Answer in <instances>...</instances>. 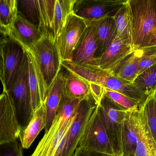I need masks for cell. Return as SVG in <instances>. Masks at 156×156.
I'll return each mask as SVG.
<instances>
[{"instance_id":"cell-21","label":"cell","mask_w":156,"mask_h":156,"mask_svg":"<svg viewBox=\"0 0 156 156\" xmlns=\"http://www.w3.org/2000/svg\"><path fill=\"white\" fill-rule=\"evenodd\" d=\"M131 110H126L121 131V156H136L137 137L132 124Z\"/></svg>"},{"instance_id":"cell-32","label":"cell","mask_w":156,"mask_h":156,"mask_svg":"<svg viewBox=\"0 0 156 156\" xmlns=\"http://www.w3.org/2000/svg\"><path fill=\"white\" fill-rule=\"evenodd\" d=\"M0 156H23V147L20 141L0 145Z\"/></svg>"},{"instance_id":"cell-19","label":"cell","mask_w":156,"mask_h":156,"mask_svg":"<svg viewBox=\"0 0 156 156\" xmlns=\"http://www.w3.org/2000/svg\"><path fill=\"white\" fill-rule=\"evenodd\" d=\"M46 126V113L44 104L34 112L33 115L27 126L21 132L20 141L24 149L31 146L41 131Z\"/></svg>"},{"instance_id":"cell-13","label":"cell","mask_w":156,"mask_h":156,"mask_svg":"<svg viewBox=\"0 0 156 156\" xmlns=\"http://www.w3.org/2000/svg\"><path fill=\"white\" fill-rule=\"evenodd\" d=\"M130 111L132 124L137 137L136 156H156V142L142 108L139 105Z\"/></svg>"},{"instance_id":"cell-29","label":"cell","mask_w":156,"mask_h":156,"mask_svg":"<svg viewBox=\"0 0 156 156\" xmlns=\"http://www.w3.org/2000/svg\"><path fill=\"white\" fill-rule=\"evenodd\" d=\"M18 8L19 13L39 28L40 11L38 0L18 1Z\"/></svg>"},{"instance_id":"cell-30","label":"cell","mask_w":156,"mask_h":156,"mask_svg":"<svg viewBox=\"0 0 156 156\" xmlns=\"http://www.w3.org/2000/svg\"><path fill=\"white\" fill-rule=\"evenodd\" d=\"M105 94L116 104L126 110L134 109L140 105L133 99L120 93L108 88H105Z\"/></svg>"},{"instance_id":"cell-23","label":"cell","mask_w":156,"mask_h":156,"mask_svg":"<svg viewBox=\"0 0 156 156\" xmlns=\"http://www.w3.org/2000/svg\"><path fill=\"white\" fill-rule=\"evenodd\" d=\"M18 15L17 0L0 1L1 33L8 36L12 31Z\"/></svg>"},{"instance_id":"cell-17","label":"cell","mask_w":156,"mask_h":156,"mask_svg":"<svg viewBox=\"0 0 156 156\" xmlns=\"http://www.w3.org/2000/svg\"><path fill=\"white\" fill-rule=\"evenodd\" d=\"M94 22L96 29L97 48L95 58L101 56L117 36L116 26L114 17H107Z\"/></svg>"},{"instance_id":"cell-12","label":"cell","mask_w":156,"mask_h":156,"mask_svg":"<svg viewBox=\"0 0 156 156\" xmlns=\"http://www.w3.org/2000/svg\"><path fill=\"white\" fill-rule=\"evenodd\" d=\"M135 51L129 40L116 37L105 52L96 59L97 66L112 74Z\"/></svg>"},{"instance_id":"cell-20","label":"cell","mask_w":156,"mask_h":156,"mask_svg":"<svg viewBox=\"0 0 156 156\" xmlns=\"http://www.w3.org/2000/svg\"><path fill=\"white\" fill-rule=\"evenodd\" d=\"M67 72L65 78V96L81 100L92 96L88 82L74 73Z\"/></svg>"},{"instance_id":"cell-15","label":"cell","mask_w":156,"mask_h":156,"mask_svg":"<svg viewBox=\"0 0 156 156\" xmlns=\"http://www.w3.org/2000/svg\"><path fill=\"white\" fill-rule=\"evenodd\" d=\"M65 74L60 71L48 90L44 105L46 113V126L44 132L51 126L63 98L64 96Z\"/></svg>"},{"instance_id":"cell-6","label":"cell","mask_w":156,"mask_h":156,"mask_svg":"<svg viewBox=\"0 0 156 156\" xmlns=\"http://www.w3.org/2000/svg\"><path fill=\"white\" fill-rule=\"evenodd\" d=\"M30 49L36 56L49 90L62 68V61L57 43L44 36Z\"/></svg>"},{"instance_id":"cell-4","label":"cell","mask_w":156,"mask_h":156,"mask_svg":"<svg viewBox=\"0 0 156 156\" xmlns=\"http://www.w3.org/2000/svg\"><path fill=\"white\" fill-rule=\"evenodd\" d=\"M29 72V59L26 51L20 73L11 88L8 91L13 100L22 131L27 126L34 114Z\"/></svg>"},{"instance_id":"cell-27","label":"cell","mask_w":156,"mask_h":156,"mask_svg":"<svg viewBox=\"0 0 156 156\" xmlns=\"http://www.w3.org/2000/svg\"><path fill=\"white\" fill-rule=\"evenodd\" d=\"M151 132L156 142V87L140 105Z\"/></svg>"},{"instance_id":"cell-33","label":"cell","mask_w":156,"mask_h":156,"mask_svg":"<svg viewBox=\"0 0 156 156\" xmlns=\"http://www.w3.org/2000/svg\"><path fill=\"white\" fill-rule=\"evenodd\" d=\"M93 98L97 105H99L105 94V87L100 84L94 83H88Z\"/></svg>"},{"instance_id":"cell-5","label":"cell","mask_w":156,"mask_h":156,"mask_svg":"<svg viewBox=\"0 0 156 156\" xmlns=\"http://www.w3.org/2000/svg\"><path fill=\"white\" fill-rule=\"evenodd\" d=\"M78 147L108 156L115 155L103 123L99 105L89 119Z\"/></svg>"},{"instance_id":"cell-9","label":"cell","mask_w":156,"mask_h":156,"mask_svg":"<svg viewBox=\"0 0 156 156\" xmlns=\"http://www.w3.org/2000/svg\"><path fill=\"white\" fill-rule=\"evenodd\" d=\"M89 23L73 12L69 14L56 40L62 62L70 61L73 51Z\"/></svg>"},{"instance_id":"cell-10","label":"cell","mask_w":156,"mask_h":156,"mask_svg":"<svg viewBox=\"0 0 156 156\" xmlns=\"http://www.w3.org/2000/svg\"><path fill=\"white\" fill-rule=\"evenodd\" d=\"M21 131L13 100L3 90L0 96V145L17 141Z\"/></svg>"},{"instance_id":"cell-8","label":"cell","mask_w":156,"mask_h":156,"mask_svg":"<svg viewBox=\"0 0 156 156\" xmlns=\"http://www.w3.org/2000/svg\"><path fill=\"white\" fill-rule=\"evenodd\" d=\"M97 104L93 96L82 100L78 105L76 116L66 134L61 156H73L82 135Z\"/></svg>"},{"instance_id":"cell-26","label":"cell","mask_w":156,"mask_h":156,"mask_svg":"<svg viewBox=\"0 0 156 156\" xmlns=\"http://www.w3.org/2000/svg\"><path fill=\"white\" fill-rule=\"evenodd\" d=\"M131 84L147 96L156 87V63L139 75Z\"/></svg>"},{"instance_id":"cell-34","label":"cell","mask_w":156,"mask_h":156,"mask_svg":"<svg viewBox=\"0 0 156 156\" xmlns=\"http://www.w3.org/2000/svg\"><path fill=\"white\" fill-rule=\"evenodd\" d=\"M73 156H108V155L93 152L77 147Z\"/></svg>"},{"instance_id":"cell-31","label":"cell","mask_w":156,"mask_h":156,"mask_svg":"<svg viewBox=\"0 0 156 156\" xmlns=\"http://www.w3.org/2000/svg\"><path fill=\"white\" fill-rule=\"evenodd\" d=\"M143 49L144 53L140 62L137 76L156 63V47L143 48Z\"/></svg>"},{"instance_id":"cell-7","label":"cell","mask_w":156,"mask_h":156,"mask_svg":"<svg viewBox=\"0 0 156 156\" xmlns=\"http://www.w3.org/2000/svg\"><path fill=\"white\" fill-rule=\"evenodd\" d=\"M103 123L115 155L121 156V131L126 110L116 104L105 94L100 104Z\"/></svg>"},{"instance_id":"cell-18","label":"cell","mask_w":156,"mask_h":156,"mask_svg":"<svg viewBox=\"0 0 156 156\" xmlns=\"http://www.w3.org/2000/svg\"><path fill=\"white\" fill-rule=\"evenodd\" d=\"M101 85L105 88L120 93L140 104L147 96L132 85L105 72L101 79Z\"/></svg>"},{"instance_id":"cell-24","label":"cell","mask_w":156,"mask_h":156,"mask_svg":"<svg viewBox=\"0 0 156 156\" xmlns=\"http://www.w3.org/2000/svg\"><path fill=\"white\" fill-rule=\"evenodd\" d=\"M55 2V0H38L40 11L39 29L44 36L55 41L53 26Z\"/></svg>"},{"instance_id":"cell-35","label":"cell","mask_w":156,"mask_h":156,"mask_svg":"<svg viewBox=\"0 0 156 156\" xmlns=\"http://www.w3.org/2000/svg\"><path fill=\"white\" fill-rule=\"evenodd\" d=\"M152 47H156V28L151 34L148 41L142 49Z\"/></svg>"},{"instance_id":"cell-22","label":"cell","mask_w":156,"mask_h":156,"mask_svg":"<svg viewBox=\"0 0 156 156\" xmlns=\"http://www.w3.org/2000/svg\"><path fill=\"white\" fill-rule=\"evenodd\" d=\"M143 53V49L135 50L111 74L128 83H132L137 76L140 62Z\"/></svg>"},{"instance_id":"cell-28","label":"cell","mask_w":156,"mask_h":156,"mask_svg":"<svg viewBox=\"0 0 156 156\" xmlns=\"http://www.w3.org/2000/svg\"><path fill=\"white\" fill-rule=\"evenodd\" d=\"M126 0L114 17L116 26V37L126 39L131 42L130 20Z\"/></svg>"},{"instance_id":"cell-36","label":"cell","mask_w":156,"mask_h":156,"mask_svg":"<svg viewBox=\"0 0 156 156\" xmlns=\"http://www.w3.org/2000/svg\"><path fill=\"white\" fill-rule=\"evenodd\" d=\"M116 156V155H113V156Z\"/></svg>"},{"instance_id":"cell-3","label":"cell","mask_w":156,"mask_h":156,"mask_svg":"<svg viewBox=\"0 0 156 156\" xmlns=\"http://www.w3.org/2000/svg\"><path fill=\"white\" fill-rule=\"evenodd\" d=\"M26 51L18 41L7 36L1 40L0 78L3 90L9 91L17 79L22 67Z\"/></svg>"},{"instance_id":"cell-1","label":"cell","mask_w":156,"mask_h":156,"mask_svg":"<svg viewBox=\"0 0 156 156\" xmlns=\"http://www.w3.org/2000/svg\"><path fill=\"white\" fill-rule=\"evenodd\" d=\"M82 100L64 96L51 126L30 156H61L66 134Z\"/></svg>"},{"instance_id":"cell-25","label":"cell","mask_w":156,"mask_h":156,"mask_svg":"<svg viewBox=\"0 0 156 156\" xmlns=\"http://www.w3.org/2000/svg\"><path fill=\"white\" fill-rule=\"evenodd\" d=\"M76 0H55L54 10L53 31L55 41L69 14L73 12Z\"/></svg>"},{"instance_id":"cell-14","label":"cell","mask_w":156,"mask_h":156,"mask_svg":"<svg viewBox=\"0 0 156 156\" xmlns=\"http://www.w3.org/2000/svg\"><path fill=\"white\" fill-rule=\"evenodd\" d=\"M97 48L96 29L94 22H91L77 43L69 61L80 65L97 66L95 58Z\"/></svg>"},{"instance_id":"cell-2","label":"cell","mask_w":156,"mask_h":156,"mask_svg":"<svg viewBox=\"0 0 156 156\" xmlns=\"http://www.w3.org/2000/svg\"><path fill=\"white\" fill-rule=\"evenodd\" d=\"M130 38L135 50L142 49L156 28V0H127Z\"/></svg>"},{"instance_id":"cell-11","label":"cell","mask_w":156,"mask_h":156,"mask_svg":"<svg viewBox=\"0 0 156 156\" xmlns=\"http://www.w3.org/2000/svg\"><path fill=\"white\" fill-rule=\"evenodd\" d=\"M126 0H76L73 12L87 22L114 17Z\"/></svg>"},{"instance_id":"cell-16","label":"cell","mask_w":156,"mask_h":156,"mask_svg":"<svg viewBox=\"0 0 156 156\" xmlns=\"http://www.w3.org/2000/svg\"><path fill=\"white\" fill-rule=\"evenodd\" d=\"M7 36L18 41L23 46L30 49L44 35L38 26L27 20L18 12L12 31Z\"/></svg>"}]
</instances>
